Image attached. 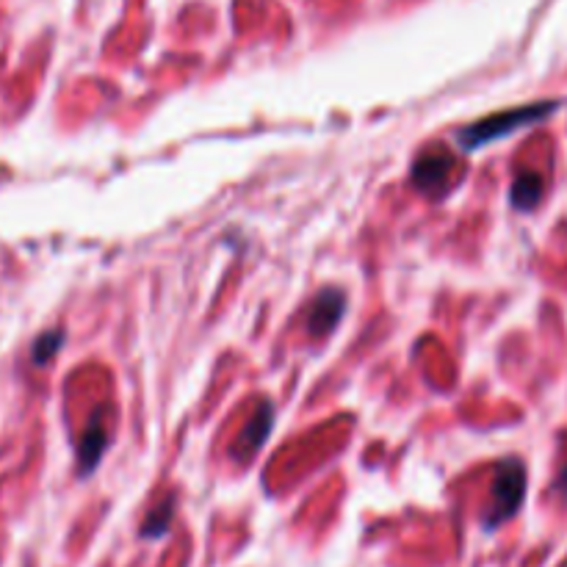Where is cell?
Returning <instances> with one entry per match:
<instances>
[{
	"label": "cell",
	"mask_w": 567,
	"mask_h": 567,
	"mask_svg": "<svg viewBox=\"0 0 567 567\" xmlns=\"http://www.w3.org/2000/svg\"><path fill=\"white\" fill-rule=\"evenodd\" d=\"M346 313V294L341 288H324L308 310V332L310 335H327L338 327V321Z\"/></svg>",
	"instance_id": "4"
},
{
	"label": "cell",
	"mask_w": 567,
	"mask_h": 567,
	"mask_svg": "<svg viewBox=\"0 0 567 567\" xmlns=\"http://www.w3.org/2000/svg\"><path fill=\"white\" fill-rule=\"evenodd\" d=\"M556 490L567 498V465L562 468V473H559V479H556Z\"/></svg>",
	"instance_id": "10"
},
{
	"label": "cell",
	"mask_w": 567,
	"mask_h": 567,
	"mask_svg": "<svg viewBox=\"0 0 567 567\" xmlns=\"http://www.w3.org/2000/svg\"><path fill=\"white\" fill-rule=\"evenodd\" d=\"M559 103L556 100H545V103H532V106L523 108H509V111H498L490 117L473 122L471 128H465L460 133V144L465 153H473L479 147H485L490 142H498L509 133H515L520 128H529L534 122H543L554 114Z\"/></svg>",
	"instance_id": "1"
},
{
	"label": "cell",
	"mask_w": 567,
	"mask_h": 567,
	"mask_svg": "<svg viewBox=\"0 0 567 567\" xmlns=\"http://www.w3.org/2000/svg\"><path fill=\"white\" fill-rule=\"evenodd\" d=\"M274 426V404L272 402H260V407L255 410V415L249 418L247 426L241 429V435H238V443L236 449H233V457L241 462H249L260 449H263V443L269 438V432H272Z\"/></svg>",
	"instance_id": "5"
},
{
	"label": "cell",
	"mask_w": 567,
	"mask_h": 567,
	"mask_svg": "<svg viewBox=\"0 0 567 567\" xmlns=\"http://www.w3.org/2000/svg\"><path fill=\"white\" fill-rule=\"evenodd\" d=\"M526 498V468L523 462L509 457L496 465V476H493V501L487 509L485 526L496 529L504 520L518 515L520 504Z\"/></svg>",
	"instance_id": "2"
},
{
	"label": "cell",
	"mask_w": 567,
	"mask_h": 567,
	"mask_svg": "<svg viewBox=\"0 0 567 567\" xmlns=\"http://www.w3.org/2000/svg\"><path fill=\"white\" fill-rule=\"evenodd\" d=\"M451 172H454V155L443 147H432L418 155V161L413 164V183L424 194H435V191L440 194L449 186Z\"/></svg>",
	"instance_id": "3"
},
{
	"label": "cell",
	"mask_w": 567,
	"mask_h": 567,
	"mask_svg": "<svg viewBox=\"0 0 567 567\" xmlns=\"http://www.w3.org/2000/svg\"><path fill=\"white\" fill-rule=\"evenodd\" d=\"M61 343H64V332L61 330H50L45 335H39V341L34 343V363H48L53 360V355L61 349Z\"/></svg>",
	"instance_id": "9"
},
{
	"label": "cell",
	"mask_w": 567,
	"mask_h": 567,
	"mask_svg": "<svg viewBox=\"0 0 567 567\" xmlns=\"http://www.w3.org/2000/svg\"><path fill=\"white\" fill-rule=\"evenodd\" d=\"M543 178L537 172H520L515 183H512V191H509V200L518 211H534L540 200H543Z\"/></svg>",
	"instance_id": "7"
},
{
	"label": "cell",
	"mask_w": 567,
	"mask_h": 567,
	"mask_svg": "<svg viewBox=\"0 0 567 567\" xmlns=\"http://www.w3.org/2000/svg\"><path fill=\"white\" fill-rule=\"evenodd\" d=\"M172 515H175V498H164L155 509H150V515L144 520L142 526V537H150V540H158L169 532L172 526Z\"/></svg>",
	"instance_id": "8"
},
{
	"label": "cell",
	"mask_w": 567,
	"mask_h": 567,
	"mask_svg": "<svg viewBox=\"0 0 567 567\" xmlns=\"http://www.w3.org/2000/svg\"><path fill=\"white\" fill-rule=\"evenodd\" d=\"M108 446L106 432V415L95 413L92 421L86 426V432L81 435V446H78V465H81V476H89L95 471L97 462L103 457V451Z\"/></svg>",
	"instance_id": "6"
}]
</instances>
